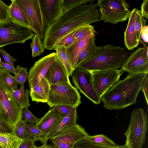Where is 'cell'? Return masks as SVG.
Here are the masks:
<instances>
[{"label":"cell","instance_id":"cell-1","mask_svg":"<svg viewBox=\"0 0 148 148\" xmlns=\"http://www.w3.org/2000/svg\"><path fill=\"white\" fill-rule=\"evenodd\" d=\"M100 14L96 5L93 2L63 12L47 28L43 41L45 48L53 50L56 45L67 35L82 26L100 21Z\"/></svg>","mask_w":148,"mask_h":148},{"label":"cell","instance_id":"cell-2","mask_svg":"<svg viewBox=\"0 0 148 148\" xmlns=\"http://www.w3.org/2000/svg\"><path fill=\"white\" fill-rule=\"evenodd\" d=\"M147 74H129L119 80L103 95V107L108 110L123 109L136 103L143 81Z\"/></svg>","mask_w":148,"mask_h":148},{"label":"cell","instance_id":"cell-3","mask_svg":"<svg viewBox=\"0 0 148 148\" xmlns=\"http://www.w3.org/2000/svg\"><path fill=\"white\" fill-rule=\"evenodd\" d=\"M129 54L125 48L112 44L97 46L93 55L78 67L90 71L118 69Z\"/></svg>","mask_w":148,"mask_h":148},{"label":"cell","instance_id":"cell-4","mask_svg":"<svg viewBox=\"0 0 148 148\" xmlns=\"http://www.w3.org/2000/svg\"><path fill=\"white\" fill-rule=\"evenodd\" d=\"M147 115L142 108L134 110L130 123L124 133L126 148H142L145 144L148 128Z\"/></svg>","mask_w":148,"mask_h":148},{"label":"cell","instance_id":"cell-5","mask_svg":"<svg viewBox=\"0 0 148 148\" xmlns=\"http://www.w3.org/2000/svg\"><path fill=\"white\" fill-rule=\"evenodd\" d=\"M96 5L100 12V21L116 24L129 18L130 5L125 0H98Z\"/></svg>","mask_w":148,"mask_h":148},{"label":"cell","instance_id":"cell-6","mask_svg":"<svg viewBox=\"0 0 148 148\" xmlns=\"http://www.w3.org/2000/svg\"><path fill=\"white\" fill-rule=\"evenodd\" d=\"M34 33L29 28L9 18L0 22V47L14 43H24L32 39Z\"/></svg>","mask_w":148,"mask_h":148},{"label":"cell","instance_id":"cell-7","mask_svg":"<svg viewBox=\"0 0 148 148\" xmlns=\"http://www.w3.org/2000/svg\"><path fill=\"white\" fill-rule=\"evenodd\" d=\"M47 104L51 108L66 105L77 108L81 103L78 90L71 84L50 85Z\"/></svg>","mask_w":148,"mask_h":148},{"label":"cell","instance_id":"cell-8","mask_svg":"<svg viewBox=\"0 0 148 148\" xmlns=\"http://www.w3.org/2000/svg\"><path fill=\"white\" fill-rule=\"evenodd\" d=\"M24 12L30 29L44 39L47 27L42 13L39 0H16Z\"/></svg>","mask_w":148,"mask_h":148},{"label":"cell","instance_id":"cell-9","mask_svg":"<svg viewBox=\"0 0 148 148\" xmlns=\"http://www.w3.org/2000/svg\"><path fill=\"white\" fill-rule=\"evenodd\" d=\"M0 103L8 119L15 131V127L23 117V109L18 106L12 91L4 81L0 72Z\"/></svg>","mask_w":148,"mask_h":148},{"label":"cell","instance_id":"cell-10","mask_svg":"<svg viewBox=\"0 0 148 148\" xmlns=\"http://www.w3.org/2000/svg\"><path fill=\"white\" fill-rule=\"evenodd\" d=\"M72 82L75 87L95 104L101 102L94 89L90 71L77 67L71 75Z\"/></svg>","mask_w":148,"mask_h":148},{"label":"cell","instance_id":"cell-11","mask_svg":"<svg viewBox=\"0 0 148 148\" xmlns=\"http://www.w3.org/2000/svg\"><path fill=\"white\" fill-rule=\"evenodd\" d=\"M121 69L90 71L95 90L101 99L103 95L119 80Z\"/></svg>","mask_w":148,"mask_h":148},{"label":"cell","instance_id":"cell-12","mask_svg":"<svg viewBox=\"0 0 148 148\" xmlns=\"http://www.w3.org/2000/svg\"><path fill=\"white\" fill-rule=\"evenodd\" d=\"M129 74L148 73V47L138 48L128 56L121 67Z\"/></svg>","mask_w":148,"mask_h":148},{"label":"cell","instance_id":"cell-13","mask_svg":"<svg viewBox=\"0 0 148 148\" xmlns=\"http://www.w3.org/2000/svg\"><path fill=\"white\" fill-rule=\"evenodd\" d=\"M57 59L56 52H53L35 62L30 69L27 79L30 89L34 87L44 77L51 65Z\"/></svg>","mask_w":148,"mask_h":148},{"label":"cell","instance_id":"cell-14","mask_svg":"<svg viewBox=\"0 0 148 148\" xmlns=\"http://www.w3.org/2000/svg\"><path fill=\"white\" fill-rule=\"evenodd\" d=\"M47 28L52 25L62 13L63 0H39Z\"/></svg>","mask_w":148,"mask_h":148},{"label":"cell","instance_id":"cell-15","mask_svg":"<svg viewBox=\"0 0 148 148\" xmlns=\"http://www.w3.org/2000/svg\"><path fill=\"white\" fill-rule=\"evenodd\" d=\"M89 134L82 126L77 124L64 128L56 133L50 139L59 140L74 144L84 139Z\"/></svg>","mask_w":148,"mask_h":148},{"label":"cell","instance_id":"cell-16","mask_svg":"<svg viewBox=\"0 0 148 148\" xmlns=\"http://www.w3.org/2000/svg\"><path fill=\"white\" fill-rule=\"evenodd\" d=\"M64 117L53 107L49 109L36 124L40 130L44 132L45 138L48 140L49 133L58 126Z\"/></svg>","mask_w":148,"mask_h":148},{"label":"cell","instance_id":"cell-17","mask_svg":"<svg viewBox=\"0 0 148 148\" xmlns=\"http://www.w3.org/2000/svg\"><path fill=\"white\" fill-rule=\"evenodd\" d=\"M69 76L63 65L57 58L51 65L44 77L50 85L71 84Z\"/></svg>","mask_w":148,"mask_h":148},{"label":"cell","instance_id":"cell-18","mask_svg":"<svg viewBox=\"0 0 148 148\" xmlns=\"http://www.w3.org/2000/svg\"><path fill=\"white\" fill-rule=\"evenodd\" d=\"M137 8H134L130 11L129 20L126 29L124 32V42L126 47L129 50H132L139 44L136 40L134 27V23Z\"/></svg>","mask_w":148,"mask_h":148},{"label":"cell","instance_id":"cell-19","mask_svg":"<svg viewBox=\"0 0 148 148\" xmlns=\"http://www.w3.org/2000/svg\"><path fill=\"white\" fill-rule=\"evenodd\" d=\"M50 84L44 77L33 88L30 89L29 94L32 101L47 103Z\"/></svg>","mask_w":148,"mask_h":148},{"label":"cell","instance_id":"cell-20","mask_svg":"<svg viewBox=\"0 0 148 148\" xmlns=\"http://www.w3.org/2000/svg\"><path fill=\"white\" fill-rule=\"evenodd\" d=\"M95 30L92 31L83 40L76 42L70 47L66 48V53L73 70V68L81 52L84 47L89 39L95 35Z\"/></svg>","mask_w":148,"mask_h":148},{"label":"cell","instance_id":"cell-21","mask_svg":"<svg viewBox=\"0 0 148 148\" xmlns=\"http://www.w3.org/2000/svg\"><path fill=\"white\" fill-rule=\"evenodd\" d=\"M11 3L9 6L10 18L30 28L28 20L23 11L18 5L16 0H11Z\"/></svg>","mask_w":148,"mask_h":148},{"label":"cell","instance_id":"cell-22","mask_svg":"<svg viewBox=\"0 0 148 148\" xmlns=\"http://www.w3.org/2000/svg\"><path fill=\"white\" fill-rule=\"evenodd\" d=\"M95 35L88 40L81 52L73 68V71L82 63L92 57L96 51L97 47L95 44Z\"/></svg>","mask_w":148,"mask_h":148},{"label":"cell","instance_id":"cell-23","mask_svg":"<svg viewBox=\"0 0 148 148\" xmlns=\"http://www.w3.org/2000/svg\"><path fill=\"white\" fill-rule=\"evenodd\" d=\"M23 140L14 132H0V146L1 148H19Z\"/></svg>","mask_w":148,"mask_h":148},{"label":"cell","instance_id":"cell-24","mask_svg":"<svg viewBox=\"0 0 148 148\" xmlns=\"http://www.w3.org/2000/svg\"><path fill=\"white\" fill-rule=\"evenodd\" d=\"M78 116L77 108H73L69 113L63 119L58 126L49 134L48 137L50 139L60 130L66 127L77 124Z\"/></svg>","mask_w":148,"mask_h":148},{"label":"cell","instance_id":"cell-25","mask_svg":"<svg viewBox=\"0 0 148 148\" xmlns=\"http://www.w3.org/2000/svg\"><path fill=\"white\" fill-rule=\"evenodd\" d=\"M30 91L28 89H24V84L21 85L19 89L12 92L14 98L21 108H28L30 106L29 97Z\"/></svg>","mask_w":148,"mask_h":148},{"label":"cell","instance_id":"cell-26","mask_svg":"<svg viewBox=\"0 0 148 148\" xmlns=\"http://www.w3.org/2000/svg\"><path fill=\"white\" fill-rule=\"evenodd\" d=\"M26 131L27 136L35 141L40 140L43 144H47V140L45 137V133L40 130L36 124H27Z\"/></svg>","mask_w":148,"mask_h":148},{"label":"cell","instance_id":"cell-27","mask_svg":"<svg viewBox=\"0 0 148 148\" xmlns=\"http://www.w3.org/2000/svg\"><path fill=\"white\" fill-rule=\"evenodd\" d=\"M54 50L56 51L57 58L63 65L68 75H71L73 70L67 54L66 48L58 46L56 47Z\"/></svg>","mask_w":148,"mask_h":148},{"label":"cell","instance_id":"cell-28","mask_svg":"<svg viewBox=\"0 0 148 148\" xmlns=\"http://www.w3.org/2000/svg\"><path fill=\"white\" fill-rule=\"evenodd\" d=\"M84 140L90 143L104 146H114L116 145L112 139L102 134L89 135Z\"/></svg>","mask_w":148,"mask_h":148},{"label":"cell","instance_id":"cell-29","mask_svg":"<svg viewBox=\"0 0 148 148\" xmlns=\"http://www.w3.org/2000/svg\"><path fill=\"white\" fill-rule=\"evenodd\" d=\"M41 39L36 34L34 35L32 38L30 47L32 51V56L33 58L40 56L45 51L44 44Z\"/></svg>","mask_w":148,"mask_h":148},{"label":"cell","instance_id":"cell-30","mask_svg":"<svg viewBox=\"0 0 148 148\" xmlns=\"http://www.w3.org/2000/svg\"><path fill=\"white\" fill-rule=\"evenodd\" d=\"M146 20L141 16L140 10H137L134 23V27L137 41L140 43L142 41L141 33L142 29L146 25Z\"/></svg>","mask_w":148,"mask_h":148},{"label":"cell","instance_id":"cell-31","mask_svg":"<svg viewBox=\"0 0 148 148\" xmlns=\"http://www.w3.org/2000/svg\"><path fill=\"white\" fill-rule=\"evenodd\" d=\"M73 148H126L124 145H116L114 146H104L87 142L84 139L79 140L73 145Z\"/></svg>","mask_w":148,"mask_h":148},{"label":"cell","instance_id":"cell-32","mask_svg":"<svg viewBox=\"0 0 148 148\" xmlns=\"http://www.w3.org/2000/svg\"><path fill=\"white\" fill-rule=\"evenodd\" d=\"M3 79L10 89L13 92L18 90L19 83L15 77L11 75L5 68L1 71Z\"/></svg>","mask_w":148,"mask_h":148},{"label":"cell","instance_id":"cell-33","mask_svg":"<svg viewBox=\"0 0 148 148\" xmlns=\"http://www.w3.org/2000/svg\"><path fill=\"white\" fill-rule=\"evenodd\" d=\"M94 30V26L90 24L85 25L78 28L74 31L76 42L83 40L89 33Z\"/></svg>","mask_w":148,"mask_h":148},{"label":"cell","instance_id":"cell-34","mask_svg":"<svg viewBox=\"0 0 148 148\" xmlns=\"http://www.w3.org/2000/svg\"><path fill=\"white\" fill-rule=\"evenodd\" d=\"M14 69L15 72V76L17 81L21 85L24 84L28 76L27 68L18 65Z\"/></svg>","mask_w":148,"mask_h":148},{"label":"cell","instance_id":"cell-35","mask_svg":"<svg viewBox=\"0 0 148 148\" xmlns=\"http://www.w3.org/2000/svg\"><path fill=\"white\" fill-rule=\"evenodd\" d=\"M93 0H63L62 13L70 9L93 2Z\"/></svg>","mask_w":148,"mask_h":148},{"label":"cell","instance_id":"cell-36","mask_svg":"<svg viewBox=\"0 0 148 148\" xmlns=\"http://www.w3.org/2000/svg\"><path fill=\"white\" fill-rule=\"evenodd\" d=\"M12 132L16 133L14 129L5 116L0 112V132L10 133Z\"/></svg>","mask_w":148,"mask_h":148},{"label":"cell","instance_id":"cell-37","mask_svg":"<svg viewBox=\"0 0 148 148\" xmlns=\"http://www.w3.org/2000/svg\"><path fill=\"white\" fill-rule=\"evenodd\" d=\"M76 42L74 32L67 35L60 40L55 45L56 47H62L66 48L70 47Z\"/></svg>","mask_w":148,"mask_h":148},{"label":"cell","instance_id":"cell-38","mask_svg":"<svg viewBox=\"0 0 148 148\" xmlns=\"http://www.w3.org/2000/svg\"><path fill=\"white\" fill-rule=\"evenodd\" d=\"M26 121L22 119L16 124L15 128L16 133L17 136L23 139L27 136L26 131Z\"/></svg>","mask_w":148,"mask_h":148},{"label":"cell","instance_id":"cell-39","mask_svg":"<svg viewBox=\"0 0 148 148\" xmlns=\"http://www.w3.org/2000/svg\"><path fill=\"white\" fill-rule=\"evenodd\" d=\"M10 17V6L0 0V22L7 21Z\"/></svg>","mask_w":148,"mask_h":148},{"label":"cell","instance_id":"cell-40","mask_svg":"<svg viewBox=\"0 0 148 148\" xmlns=\"http://www.w3.org/2000/svg\"><path fill=\"white\" fill-rule=\"evenodd\" d=\"M23 117L27 123L36 124L40 120V119L35 117L27 108L23 109Z\"/></svg>","mask_w":148,"mask_h":148},{"label":"cell","instance_id":"cell-41","mask_svg":"<svg viewBox=\"0 0 148 148\" xmlns=\"http://www.w3.org/2000/svg\"><path fill=\"white\" fill-rule=\"evenodd\" d=\"M0 53L3 57L5 61L7 63L10 64L14 67V63L17 60L7 52L5 50L0 47Z\"/></svg>","mask_w":148,"mask_h":148},{"label":"cell","instance_id":"cell-42","mask_svg":"<svg viewBox=\"0 0 148 148\" xmlns=\"http://www.w3.org/2000/svg\"><path fill=\"white\" fill-rule=\"evenodd\" d=\"M54 107L58 111L65 116H66L73 108H75L73 106L66 105H58Z\"/></svg>","mask_w":148,"mask_h":148},{"label":"cell","instance_id":"cell-43","mask_svg":"<svg viewBox=\"0 0 148 148\" xmlns=\"http://www.w3.org/2000/svg\"><path fill=\"white\" fill-rule=\"evenodd\" d=\"M35 141L29 138L27 136L23 139L19 148H34Z\"/></svg>","mask_w":148,"mask_h":148},{"label":"cell","instance_id":"cell-44","mask_svg":"<svg viewBox=\"0 0 148 148\" xmlns=\"http://www.w3.org/2000/svg\"><path fill=\"white\" fill-rule=\"evenodd\" d=\"M51 141L55 148H73L74 145L61 140H55Z\"/></svg>","mask_w":148,"mask_h":148},{"label":"cell","instance_id":"cell-45","mask_svg":"<svg viewBox=\"0 0 148 148\" xmlns=\"http://www.w3.org/2000/svg\"><path fill=\"white\" fill-rule=\"evenodd\" d=\"M140 90L143 92L147 105H148V77L147 75L142 84Z\"/></svg>","mask_w":148,"mask_h":148},{"label":"cell","instance_id":"cell-46","mask_svg":"<svg viewBox=\"0 0 148 148\" xmlns=\"http://www.w3.org/2000/svg\"><path fill=\"white\" fill-rule=\"evenodd\" d=\"M141 16L146 18H148V0H144L141 7Z\"/></svg>","mask_w":148,"mask_h":148},{"label":"cell","instance_id":"cell-47","mask_svg":"<svg viewBox=\"0 0 148 148\" xmlns=\"http://www.w3.org/2000/svg\"><path fill=\"white\" fill-rule=\"evenodd\" d=\"M0 64L3 68L6 69L9 73H12L15 75V72L14 67L1 60H0Z\"/></svg>","mask_w":148,"mask_h":148},{"label":"cell","instance_id":"cell-48","mask_svg":"<svg viewBox=\"0 0 148 148\" xmlns=\"http://www.w3.org/2000/svg\"><path fill=\"white\" fill-rule=\"evenodd\" d=\"M141 38L144 42H148V26L146 25L143 28L141 33Z\"/></svg>","mask_w":148,"mask_h":148},{"label":"cell","instance_id":"cell-49","mask_svg":"<svg viewBox=\"0 0 148 148\" xmlns=\"http://www.w3.org/2000/svg\"><path fill=\"white\" fill-rule=\"evenodd\" d=\"M38 147L39 148H55L53 145H47V144H43Z\"/></svg>","mask_w":148,"mask_h":148},{"label":"cell","instance_id":"cell-50","mask_svg":"<svg viewBox=\"0 0 148 148\" xmlns=\"http://www.w3.org/2000/svg\"><path fill=\"white\" fill-rule=\"evenodd\" d=\"M0 112H1L2 114H3L5 116L6 118V119H8H8L5 114V111H4V109H3V108L2 106L1 105V104L0 103Z\"/></svg>","mask_w":148,"mask_h":148},{"label":"cell","instance_id":"cell-51","mask_svg":"<svg viewBox=\"0 0 148 148\" xmlns=\"http://www.w3.org/2000/svg\"><path fill=\"white\" fill-rule=\"evenodd\" d=\"M3 68L0 64V72L1 71L3 70Z\"/></svg>","mask_w":148,"mask_h":148},{"label":"cell","instance_id":"cell-52","mask_svg":"<svg viewBox=\"0 0 148 148\" xmlns=\"http://www.w3.org/2000/svg\"><path fill=\"white\" fill-rule=\"evenodd\" d=\"M34 148H39V147H36L35 145H34Z\"/></svg>","mask_w":148,"mask_h":148},{"label":"cell","instance_id":"cell-53","mask_svg":"<svg viewBox=\"0 0 148 148\" xmlns=\"http://www.w3.org/2000/svg\"><path fill=\"white\" fill-rule=\"evenodd\" d=\"M0 148H1L0 146Z\"/></svg>","mask_w":148,"mask_h":148}]
</instances>
